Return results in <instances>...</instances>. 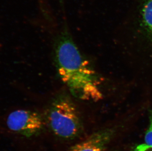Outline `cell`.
<instances>
[{
    "label": "cell",
    "mask_w": 152,
    "mask_h": 151,
    "mask_svg": "<svg viewBox=\"0 0 152 151\" xmlns=\"http://www.w3.org/2000/svg\"><path fill=\"white\" fill-rule=\"evenodd\" d=\"M134 151H152V146L146 144H140L135 148Z\"/></svg>",
    "instance_id": "cell-7"
},
{
    "label": "cell",
    "mask_w": 152,
    "mask_h": 151,
    "mask_svg": "<svg viewBox=\"0 0 152 151\" xmlns=\"http://www.w3.org/2000/svg\"><path fill=\"white\" fill-rule=\"evenodd\" d=\"M142 17L145 27L152 33V0H146L142 7Z\"/></svg>",
    "instance_id": "cell-5"
},
{
    "label": "cell",
    "mask_w": 152,
    "mask_h": 151,
    "mask_svg": "<svg viewBox=\"0 0 152 151\" xmlns=\"http://www.w3.org/2000/svg\"><path fill=\"white\" fill-rule=\"evenodd\" d=\"M45 120L52 132L63 139H73L82 131L77 108L66 93L59 94L53 99L46 110Z\"/></svg>",
    "instance_id": "cell-2"
},
{
    "label": "cell",
    "mask_w": 152,
    "mask_h": 151,
    "mask_svg": "<svg viewBox=\"0 0 152 151\" xmlns=\"http://www.w3.org/2000/svg\"><path fill=\"white\" fill-rule=\"evenodd\" d=\"M45 120L39 113L19 110L10 113L7 124L12 131L26 137L38 136L43 131Z\"/></svg>",
    "instance_id": "cell-3"
},
{
    "label": "cell",
    "mask_w": 152,
    "mask_h": 151,
    "mask_svg": "<svg viewBox=\"0 0 152 151\" xmlns=\"http://www.w3.org/2000/svg\"><path fill=\"white\" fill-rule=\"evenodd\" d=\"M55 60L59 77L74 96L91 101L102 99L97 76L79 51L66 25L56 39Z\"/></svg>",
    "instance_id": "cell-1"
},
{
    "label": "cell",
    "mask_w": 152,
    "mask_h": 151,
    "mask_svg": "<svg viewBox=\"0 0 152 151\" xmlns=\"http://www.w3.org/2000/svg\"><path fill=\"white\" fill-rule=\"evenodd\" d=\"M111 136L109 131H98L72 146L68 151H105Z\"/></svg>",
    "instance_id": "cell-4"
},
{
    "label": "cell",
    "mask_w": 152,
    "mask_h": 151,
    "mask_svg": "<svg viewBox=\"0 0 152 151\" xmlns=\"http://www.w3.org/2000/svg\"><path fill=\"white\" fill-rule=\"evenodd\" d=\"M145 144L152 146V115L150 118L149 126L145 134Z\"/></svg>",
    "instance_id": "cell-6"
}]
</instances>
